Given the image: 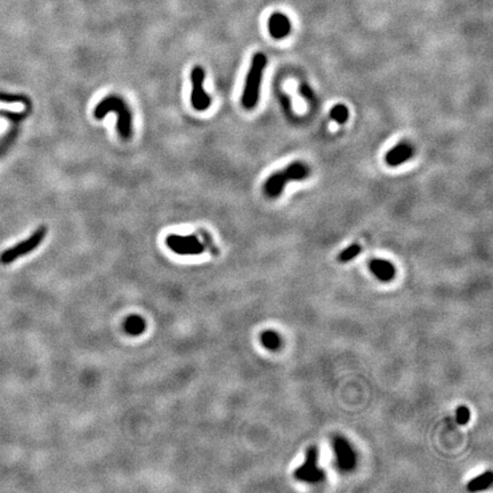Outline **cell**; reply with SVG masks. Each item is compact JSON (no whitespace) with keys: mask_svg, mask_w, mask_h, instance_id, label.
Returning <instances> with one entry per match:
<instances>
[{"mask_svg":"<svg viewBox=\"0 0 493 493\" xmlns=\"http://www.w3.org/2000/svg\"><path fill=\"white\" fill-rule=\"evenodd\" d=\"M310 176V168L306 162L294 161L285 168L273 172L264 182L263 193L266 198L277 199L283 193L289 182H302Z\"/></svg>","mask_w":493,"mask_h":493,"instance_id":"6da1fadb","label":"cell"},{"mask_svg":"<svg viewBox=\"0 0 493 493\" xmlns=\"http://www.w3.org/2000/svg\"><path fill=\"white\" fill-rule=\"evenodd\" d=\"M117 115V131L122 140L128 141L132 136V115L129 106L122 97L110 95L103 98L94 110L96 119H103L107 113Z\"/></svg>","mask_w":493,"mask_h":493,"instance_id":"7a4b0ae2","label":"cell"},{"mask_svg":"<svg viewBox=\"0 0 493 493\" xmlns=\"http://www.w3.org/2000/svg\"><path fill=\"white\" fill-rule=\"evenodd\" d=\"M267 66V57L263 53H256L251 60L249 71L246 73L244 88L241 97L242 105L246 110H253L258 104L260 96V87L264 71Z\"/></svg>","mask_w":493,"mask_h":493,"instance_id":"3957f363","label":"cell"},{"mask_svg":"<svg viewBox=\"0 0 493 493\" xmlns=\"http://www.w3.org/2000/svg\"><path fill=\"white\" fill-rule=\"evenodd\" d=\"M47 232L48 230L46 226H40V228L34 231L28 239L23 240L22 242L15 244L12 246V248L5 250L4 253L0 255V263L5 265L11 264L15 262L19 257H23L24 255L32 253L33 250H36L38 246L40 245L43 239L46 238Z\"/></svg>","mask_w":493,"mask_h":493,"instance_id":"277c9868","label":"cell"},{"mask_svg":"<svg viewBox=\"0 0 493 493\" xmlns=\"http://www.w3.org/2000/svg\"><path fill=\"white\" fill-rule=\"evenodd\" d=\"M206 79V72L204 68L199 65L194 66L191 71V104L195 111H207L211 105V97L206 93L204 83Z\"/></svg>","mask_w":493,"mask_h":493,"instance_id":"5b68a950","label":"cell"},{"mask_svg":"<svg viewBox=\"0 0 493 493\" xmlns=\"http://www.w3.org/2000/svg\"><path fill=\"white\" fill-rule=\"evenodd\" d=\"M166 243L176 254L180 255H199L206 250V244L200 241L196 235H180L169 234Z\"/></svg>","mask_w":493,"mask_h":493,"instance_id":"8992f818","label":"cell"},{"mask_svg":"<svg viewBox=\"0 0 493 493\" xmlns=\"http://www.w3.org/2000/svg\"><path fill=\"white\" fill-rule=\"evenodd\" d=\"M318 450L315 446H310L307 451L306 460L302 466L295 470L294 476L300 482L317 483L323 480L324 473L318 466Z\"/></svg>","mask_w":493,"mask_h":493,"instance_id":"52a82bcc","label":"cell"},{"mask_svg":"<svg viewBox=\"0 0 493 493\" xmlns=\"http://www.w3.org/2000/svg\"><path fill=\"white\" fill-rule=\"evenodd\" d=\"M268 32L275 40H282L287 38L293 31V24L285 14L275 12L268 18Z\"/></svg>","mask_w":493,"mask_h":493,"instance_id":"ba28073f","label":"cell"},{"mask_svg":"<svg viewBox=\"0 0 493 493\" xmlns=\"http://www.w3.org/2000/svg\"><path fill=\"white\" fill-rule=\"evenodd\" d=\"M413 155H415V147L408 142H400L387 152L385 161L389 167H398L406 164Z\"/></svg>","mask_w":493,"mask_h":493,"instance_id":"9c48e42d","label":"cell"},{"mask_svg":"<svg viewBox=\"0 0 493 493\" xmlns=\"http://www.w3.org/2000/svg\"><path fill=\"white\" fill-rule=\"evenodd\" d=\"M334 452L337 456V462L343 469H351L355 463V457L353 450L348 443L342 437L334 440Z\"/></svg>","mask_w":493,"mask_h":493,"instance_id":"30bf717a","label":"cell"},{"mask_svg":"<svg viewBox=\"0 0 493 493\" xmlns=\"http://www.w3.org/2000/svg\"><path fill=\"white\" fill-rule=\"evenodd\" d=\"M369 267L374 274V277L382 281H385V282H388V281L395 278V267H394V265L391 262H388V260L373 259L370 262Z\"/></svg>","mask_w":493,"mask_h":493,"instance_id":"8fae6325","label":"cell"},{"mask_svg":"<svg viewBox=\"0 0 493 493\" xmlns=\"http://www.w3.org/2000/svg\"><path fill=\"white\" fill-rule=\"evenodd\" d=\"M492 481H493L492 473L486 472V473H484V474L473 478V480L469 483H468L467 489H468V491H473V492L484 490V489H486V487L490 486Z\"/></svg>","mask_w":493,"mask_h":493,"instance_id":"7c38bea8","label":"cell"},{"mask_svg":"<svg viewBox=\"0 0 493 493\" xmlns=\"http://www.w3.org/2000/svg\"><path fill=\"white\" fill-rule=\"evenodd\" d=\"M330 118H331L334 122L339 123V125H344V123L347 122L349 118L348 107L344 104H337L332 106L331 110H330Z\"/></svg>","mask_w":493,"mask_h":493,"instance_id":"4fadbf2b","label":"cell"},{"mask_svg":"<svg viewBox=\"0 0 493 493\" xmlns=\"http://www.w3.org/2000/svg\"><path fill=\"white\" fill-rule=\"evenodd\" d=\"M361 251H362V246L360 244H357V243L351 244L349 246H347L346 249H344L342 253L338 255V257H337L338 262H340V263L351 262V260H353L354 258L357 257Z\"/></svg>","mask_w":493,"mask_h":493,"instance_id":"5bb4252c","label":"cell"},{"mask_svg":"<svg viewBox=\"0 0 493 493\" xmlns=\"http://www.w3.org/2000/svg\"><path fill=\"white\" fill-rule=\"evenodd\" d=\"M125 328L127 332L131 334H140L145 330V322L140 317H130L127 319Z\"/></svg>","mask_w":493,"mask_h":493,"instance_id":"9a60e30c","label":"cell"},{"mask_svg":"<svg viewBox=\"0 0 493 493\" xmlns=\"http://www.w3.org/2000/svg\"><path fill=\"white\" fill-rule=\"evenodd\" d=\"M262 343L266 348L277 349L280 346V338L278 333L273 331H266L262 334Z\"/></svg>","mask_w":493,"mask_h":493,"instance_id":"2e32d148","label":"cell"},{"mask_svg":"<svg viewBox=\"0 0 493 493\" xmlns=\"http://www.w3.org/2000/svg\"><path fill=\"white\" fill-rule=\"evenodd\" d=\"M0 102H5V103H24V104H28L29 100H27L26 97L21 96V95H13V94L0 93Z\"/></svg>","mask_w":493,"mask_h":493,"instance_id":"e0dca14e","label":"cell"},{"mask_svg":"<svg viewBox=\"0 0 493 493\" xmlns=\"http://www.w3.org/2000/svg\"><path fill=\"white\" fill-rule=\"evenodd\" d=\"M456 418L458 423H460V425H466V423H468V421H469V418H470L469 409L467 407H459L457 409Z\"/></svg>","mask_w":493,"mask_h":493,"instance_id":"ac0fdd59","label":"cell"}]
</instances>
